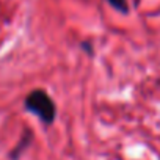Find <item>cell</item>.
Masks as SVG:
<instances>
[{"mask_svg":"<svg viewBox=\"0 0 160 160\" xmlns=\"http://www.w3.org/2000/svg\"><path fill=\"white\" fill-rule=\"evenodd\" d=\"M108 2H110V5H112L115 10H118V11H121V13H127V11H129L127 0H108Z\"/></svg>","mask_w":160,"mask_h":160,"instance_id":"obj_2","label":"cell"},{"mask_svg":"<svg viewBox=\"0 0 160 160\" xmlns=\"http://www.w3.org/2000/svg\"><path fill=\"white\" fill-rule=\"evenodd\" d=\"M25 108L36 116L46 124H50L55 118V104L53 101L41 90H36L30 93L25 99Z\"/></svg>","mask_w":160,"mask_h":160,"instance_id":"obj_1","label":"cell"}]
</instances>
